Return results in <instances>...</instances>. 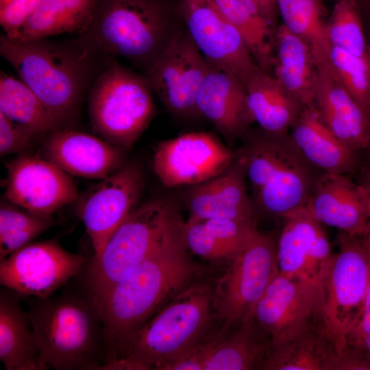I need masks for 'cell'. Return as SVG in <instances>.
<instances>
[{
	"instance_id": "obj_1",
	"label": "cell",
	"mask_w": 370,
	"mask_h": 370,
	"mask_svg": "<svg viewBox=\"0 0 370 370\" xmlns=\"http://www.w3.org/2000/svg\"><path fill=\"white\" fill-rule=\"evenodd\" d=\"M0 53L60 129L75 118L85 92L112 60L90 49L79 37L19 40L3 34Z\"/></svg>"
},
{
	"instance_id": "obj_2",
	"label": "cell",
	"mask_w": 370,
	"mask_h": 370,
	"mask_svg": "<svg viewBox=\"0 0 370 370\" xmlns=\"http://www.w3.org/2000/svg\"><path fill=\"white\" fill-rule=\"evenodd\" d=\"M184 223L171 231L104 299L101 312L108 364L127 336L189 283L194 267L183 236Z\"/></svg>"
},
{
	"instance_id": "obj_3",
	"label": "cell",
	"mask_w": 370,
	"mask_h": 370,
	"mask_svg": "<svg viewBox=\"0 0 370 370\" xmlns=\"http://www.w3.org/2000/svg\"><path fill=\"white\" fill-rule=\"evenodd\" d=\"M52 295L29 302L41 370L106 369L104 323L94 297L82 286Z\"/></svg>"
},
{
	"instance_id": "obj_4",
	"label": "cell",
	"mask_w": 370,
	"mask_h": 370,
	"mask_svg": "<svg viewBox=\"0 0 370 370\" xmlns=\"http://www.w3.org/2000/svg\"><path fill=\"white\" fill-rule=\"evenodd\" d=\"M212 304L207 287L185 288L118 345L107 369H162L201 343Z\"/></svg>"
},
{
	"instance_id": "obj_5",
	"label": "cell",
	"mask_w": 370,
	"mask_h": 370,
	"mask_svg": "<svg viewBox=\"0 0 370 370\" xmlns=\"http://www.w3.org/2000/svg\"><path fill=\"white\" fill-rule=\"evenodd\" d=\"M182 222L174 205L162 199L138 206L125 219L101 254L87 262L81 273L82 286L94 297L100 310L112 288Z\"/></svg>"
},
{
	"instance_id": "obj_6",
	"label": "cell",
	"mask_w": 370,
	"mask_h": 370,
	"mask_svg": "<svg viewBox=\"0 0 370 370\" xmlns=\"http://www.w3.org/2000/svg\"><path fill=\"white\" fill-rule=\"evenodd\" d=\"M78 37L96 53L124 58L147 71L168 39L167 20L156 0H99Z\"/></svg>"
},
{
	"instance_id": "obj_7",
	"label": "cell",
	"mask_w": 370,
	"mask_h": 370,
	"mask_svg": "<svg viewBox=\"0 0 370 370\" xmlns=\"http://www.w3.org/2000/svg\"><path fill=\"white\" fill-rule=\"evenodd\" d=\"M238 154L261 211L284 217L305 206L317 176L288 136L265 133Z\"/></svg>"
},
{
	"instance_id": "obj_8",
	"label": "cell",
	"mask_w": 370,
	"mask_h": 370,
	"mask_svg": "<svg viewBox=\"0 0 370 370\" xmlns=\"http://www.w3.org/2000/svg\"><path fill=\"white\" fill-rule=\"evenodd\" d=\"M152 92L145 77L112 60L89 90L93 130L123 150L130 149L153 117Z\"/></svg>"
},
{
	"instance_id": "obj_9",
	"label": "cell",
	"mask_w": 370,
	"mask_h": 370,
	"mask_svg": "<svg viewBox=\"0 0 370 370\" xmlns=\"http://www.w3.org/2000/svg\"><path fill=\"white\" fill-rule=\"evenodd\" d=\"M230 262L213 299L224 321L223 334L254 319L258 302L279 272L277 242L256 229Z\"/></svg>"
},
{
	"instance_id": "obj_10",
	"label": "cell",
	"mask_w": 370,
	"mask_h": 370,
	"mask_svg": "<svg viewBox=\"0 0 370 370\" xmlns=\"http://www.w3.org/2000/svg\"><path fill=\"white\" fill-rule=\"evenodd\" d=\"M370 281V241L367 236L342 233L321 282L322 314L344 347L346 336L361 310Z\"/></svg>"
},
{
	"instance_id": "obj_11",
	"label": "cell",
	"mask_w": 370,
	"mask_h": 370,
	"mask_svg": "<svg viewBox=\"0 0 370 370\" xmlns=\"http://www.w3.org/2000/svg\"><path fill=\"white\" fill-rule=\"evenodd\" d=\"M87 262L56 241L31 243L0 262V282L21 297L46 298L79 275Z\"/></svg>"
},
{
	"instance_id": "obj_12",
	"label": "cell",
	"mask_w": 370,
	"mask_h": 370,
	"mask_svg": "<svg viewBox=\"0 0 370 370\" xmlns=\"http://www.w3.org/2000/svg\"><path fill=\"white\" fill-rule=\"evenodd\" d=\"M143 190L142 168L130 162L79 196L75 212L91 241L93 257L101 254L112 234L139 206Z\"/></svg>"
},
{
	"instance_id": "obj_13",
	"label": "cell",
	"mask_w": 370,
	"mask_h": 370,
	"mask_svg": "<svg viewBox=\"0 0 370 370\" xmlns=\"http://www.w3.org/2000/svg\"><path fill=\"white\" fill-rule=\"evenodd\" d=\"M187 33L208 63L245 85L259 68L241 33L212 0H180Z\"/></svg>"
},
{
	"instance_id": "obj_14",
	"label": "cell",
	"mask_w": 370,
	"mask_h": 370,
	"mask_svg": "<svg viewBox=\"0 0 370 370\" xmlns=\"http://www.w3.org/2000/svg\"><path fill=\"white\" fill-rule=\"evenodd\" d=\"M209 67L188 33L177 34L167 39L145 78L169 111L190 116L199 114L196 98Z\"/></svg>"
},
{
	"instance_id": "obj_15",
	"label": "cell",
	"mask_w": 370,
	"mask_h": 370,
	"mask_svg": "<svg viewBox=\"0 0 370 370\" xmlns=\"http://www.w3.org/2000/svg\"><path fill=\"white\" fill-rule=\"evenodd\" d=\"M238 156L214 136L192 132L159 143L153 167L166 187L195 186L223 173Z\"/></svg>"
},
{
	"instance_id": "obj_16",
	"label": "cell",
	"mask_w": 370,
	"mask_h": 370,
	"mask_svg": "<svg viewBox=\"0 0 370 370\" xmlns=\"http://www.w3.org/2000/svg\"><path fill=\"white\" fill-rule=\"evenodd\" d=\"M321 288L280 273L258 302L254 320L270 343L284 341L323 318Z\"/></svg>"
},
{
	"instance_id": "obj_17",
	"label": "cell",
	"mask_w": 370,
	"mask_h": 370,
	"mask_svg": "<svg viewBox=\"0 0 370 370\" xmlns=\"http://www.w3.org/2000/svg\"><path fill=\"white\" fill-rule=\"evenodd\" d=\"M5 197L28 212L51 215L79 197L66 172L47 159L23 155L7 165Z\"/></svg>"
},
{
	"instance_id": "obj_18",
	"label": "cell",
	"mask_w": 370,
	"mask_h": 370,
	"mask_svg": "<svg viewBox=\"0 0 370 370\" xmlns=\"http://www.w3.org/2000/svg\"><path fill=\"white\" fill-rule=\"evenodd\" d=\"M277 242L279 273L321 288L333 253L322 224L305 207L282 217Z\"/></svg>"
},
{
	"instance_id": "obj_19",
	"label": "cell",
	"mask_w": 370,
	"mask_h": 370,
	"mask_svg": "<svg viewBox=\"0 0 370 370\" xmlns=\"http://www.w3.org/2000/svg\"><path fill=\"white\" fill-rule=\"evenodd\" d=\"M369 194L347 174L321 173L315 177L305 208L321 224L349 236L369 230Z\"/></svg>"
},
{
	"instance_id": "obj_20",
	"label": "cell",
	"mask_w": 370,
	"mask_h": 370,
	"mask_svg": "<svg viewBox=\"0 0 370 370\" xmlns=\"http://www.w3.org/2000/svg\"><path fill=\"white\" fill-rule=\"evenodd\" d=\"M343 350L322 318L291 338L269 343L258 367L266 370H338Z\"/></svg>"
},
{
	"instance_id": "obj_21",
	"label": "cell",
	"mask_w": 370,
	"mask_h": 370,
	"mask_svg": "<svg viewBox=\"0 0 370 370\" xmlns=\"http://www.w3.org/2000/svg\"><path fill=\"white\" fill-rule=\"evenodd\" d=\"M46 158L67 173L103 179L123 164V149L86 133L60 129L44 145Z\"/></svg>"
},
{
	"instance_id": "obj_22",
	"label": "cell",
	"mask_w": 370,
	"mask_h": 370,
	"mask_svg": "<svg viewBox=\"0 0 370 370\" xmlns=\"http://www.w3.org/2000/svg\"><path fill=\"white\" fill-rule=\"evenodd\" d=\"M327 127L354 151L370 146V116L338 83L325 64L317 66L314 105Z\"/></svg>"
},
{
	"instance_id": "obj_23",
	"label": "cell",
	"mask_w": 370,
	"mask_h": 370,
	"mask_svg": "<svg viewBox=\"0 0 370 370\" xmlns=\"http://www.w3.org/2000/svg\"><path fill=\"white\" fill-rule=\"evenodd\" d=\"M241 158L223 173L193 186L186 198L190 217L229 219L255 223L254 206L246 188Z\"/></svg>"
},
{
	"instance_id": "obj_24",
	"label": "cell",
	"mask_w": 370,
	"mask_h": 370,
	"mask_svg": "<svg viewBox=\"0 0 370 370\" xmlns=\"http://www.w3.org/2000/svg\"><path fill=\"white\" fill-rule=\"evenodd\" d=\"M196 107L227 138L239 136L254 121L243 82L210 65L198 91Z\"/></svg>"
},
{
	"instance_id": "obj_25",
	"label": "cell",
	"mask_w": 370,
	"mask_h": 370,
	"mask_svg": "<svg viewBox=\"0 0 370 370\" xmlns=\"http://www.w3.org/2000/svg\"><path fill=\"white\" fill-rule=\"evenodd\" d=\"M288 138L303 158L321 173L347 174L355 167V151L327 127L314 106L304 108Z\"/></svg>"
},
{
	"instance_id": "obj_26",
	"label": "cell",
	"mask_w": 370,
	"mask_h": 370,
	"mask_svg": "<svg viewBox=\"0 0 370 370\" xmlns=\"http://www.w3.org/2000/svg\"><path fill=\"white\" fill-rule=\"evenodd\" d=\"M272 74L304 107L314 105L317 65L311 49L283 24L275 32Z\"/></svg>"
},
{
	"instance_id": "obj_27",
	"label": "cell",
	"mask_w": 370,
	"mask_h": 370,
	"mask_svg": "<svg viewBox=\"0 0 370 370\" xmlns=\"http://www.w3.org/2000/svg\"><path fill=\"white\" fill-rule=\"evenodd\" d=\"M253 121L264 133L286 136L304 106L274 76L260 67L245 84Z\"/></svg>"
},
{
	"instance_id": "obj_28",
	"label": "cell",
	"mask_w": 370,
	"mask_h": 370,
	"mask_svg": "<svg viewBox=\"0 0 370 370\" xmlns=\"http://www.w3.org/2000/svg\"><path fill=\"white\" fill-rule=\"evenodd\" d=\"M9 288L0 292V360L6 370H41L28 312Z\"/></svg>"
},
{
	"instance_id": "obj_29",
	"label": "cell",
	"mask_w": 370,
	"mask_h": 370,
	"mask_svg": "<svg viewBox=\"0 0 370 370\" xmlns=\"http://www.w3.org/2000/svg\"><path fill=\"white\" fill-rule=\"evenodd\" d=\"M99 2V0H40L23 25L13 35L7 36L28 40L63 33L82 34L90 25Z\"/></svg>"
},
{
	"instance_id": "obj_30",
	"label": "cell",
	"mask_w": 370,
	"mask_h": 370,
	"mask_svg": "<svg viewBox=\"0 0 370 370\" xmlns=\"http://www.w3.org/2000/svg\"><path fill=\"white\" fill-rule=\"evenodd\" d=\"M256 229L245 221L190 217L183 225L186 245L206 260H232Z\"/></svg>"
},
{
	"instance_id": "obj_31",
	"label": "cell",
	"mask_w": 370,
	"mask_h": 370,
	"mask_svg": "<svg viewBox=\"0 0 370 370\" xmlns=\"http://www.w3.org/2000/svg\"><path fill=\"white\" fill-rule=\"evenodd\" d=\"M212 1L241 33L258 66L269 73L273 64L275 32L272 22L252 0Z\"/></svg>"
},
{
	"instance_id": "obj_32",
	"label": "cell",
	"mask_w": 370,
	"mask_h": 370,
	"mask_svg": "<svg viewBox=\"0 0 370 370\" xmlns=\"http://www.w3.org/2000/svg\"><path fill=\"white\" fill-rule=\"evenodd\" d=\"M256 327L252 319L227 338L220 332L207 341L204 370H247L258 366L270 342L259 339Z\"/></svg>"
},
{
	"instance_id": "obj_33",
	"label": "cell",
	"mask_w": 370,
	"mask_h": 370,
	"mask_svg": "<svg viewBox=\"0 0 370 370\" xmlns=\"http://www.w3.org/2000/svg\"><path fill=\"white\" fill-rule=\"evenodd\" d=\"M0 113L40 134L60 130L38 96L21 79L1 71Z\"/></svg>"
},
{
	"instance_id": "obj_34",
	"label": "cell",
	"mask_w": 370,
	"mask_h": 370,
	"mask_svg": "<svg viewBox=\"0 0 370 370\" xmlns=\"http://www.w3.org/2000/svg\"><path fill=\"white\" fill-rule=\"evenodd\" d=\"M276 6L282 24L308 44L317 66L323 64L330 44L319 0H276Z\"/></svg>"
},
{
	"instance_id": "obj_35",
	"label": "cell",
	"mask_w": 370,
	"mask_h": 370,
	"mask_svg": "<svg viewBox=\"0 0 370 370\" xmlns=\"http://www.w3.org/2000/svg\"><path fill=\"white\" fill-rule=\"evenodd\" d=\"M54 223L51 215L22 211L1 204L0 262L31 242Z\"/></svg>"
},
{
	"instance_id": "obj_36",
	"label": "cell",
	"mask_w": 370,
	"mask_h": 370,
	"mask_svg": "<svg viewBox=\"0 0 370 370\" xmlns=\"http://www.w3.org/2000/svg\"><path fill=\"white\" fill-rule=\"evenodd\" d=\"M326 27L330 46L369 59L360 10L354 0H337Z\"/></svg>"
},
{
	"instance_id": "obj_37",
	"label": "cell",
	"mask_w": 370,
	"mask_h": 370,
	"mask_svg": "<svg viewBox=\"0 0 370 370\" xmlns=\"http://www.w3.org/2000/svg\"><path fill=\"white\" fill-rule=\"evenodd\" d=\"M323 64L370 116V60L330 46Z\"/></svg>"
},
{
	"instance_id": "obj_38",
	"label": "cell",
	"mask_w": 370,
	"mask_h": 370,
	"mask_svg": "<svg viewBox=\"0 0 370 370\" xmlns=\"http://www.w3.org/2000/svg\"><path fill=\"white\" fill-rule=\"evenodd\" d=\"M38 134L17 124L0 113V153H19L28 148Z\"/></svg>"
},
{
	"instance_id": "obj_39",
	"label": "cell",
	"mask_w": 370,
	"mask_h": 370,
	"mask_svg": "<svg viewBox=\"0 0 370 370\" xmlns=\"http://www.w3.org/2000/svg\"><path fill=\"white\" fill-rule=\"evenodd\" d=\"M40 0H0V23L11 36L26 22Z\"/></svg>"
},
{
	"instance_id": "obj_40",
	"label": "cell",
	"mask_w": 370,
	"mask_h": 370,
	"mask_svg": "<svg viewBox=\"0 0 370 370\" xmlns=\"http://www.w3.org/2000/svg\"><path fill=\"white\" fill-rule=\"evenodd\" d=\"M370 332V281L358 317L346 336V346L356 347ZM345 346V347H346Z\"/></svg>"
},
{
	"instance_id": "obj_41",
	"label": "cell",
	"mask_w": 370,
	"mask_h": 370,
	"mask_svg": "<svg viewBox=\"0 0 370 370\" xmlns=\"http://www.w3.org/2000/svg\"><path fill=\"white\" fill-rule=\"evenodd\" d=\"M262 12L272 22L276 6V0H252Z\"/></svg>"
},
{
	"instance_id": "obj_42",
	"label": "cell",
	"mask_w": 370,
	"mask_h": 370,
	"mask_svg": "<svg viewBox=\"0 0 370 370\" xmlns=\"http://www.w3.org/2000/svg\"><path fill=\"white\" fill-rule=\"evenodd\" d=\"M349 347L355 349L370 366V332L363 338L358 345Z\"/></svg>"
},
{
	"instance_id": "obj_43",
	"label": "cell",
	"mask_w": 370,
	"mask_h": 370,
	"mask_svg": "<svg viewBox=\"0 0 370 370\" xmlns=\"http://www.w3.org/2000/svg\"><path fill=\"white\" fill-rule=\"evenodd\" d=\"M362 185L370 195V170L367 173L365 182Z\"/></svg>"
},
{
	"instance_id": "obj_44",
	"label": "cell",
	"mask_w": 370,
	"mask_h": 370,
	"mask_svg": "<svg viewBox=\"0 0 370 370\" xmlns=\"http://www.w3.org/2000/svg\"><path fill=\"white\" fill-rule=\"evenodd\" d=\"M368 212H369V230L367 235L370 238V195L369 197V201H368Z\"/></svg>"
},
{
	"instance_id": "obj_45",
	"label": "cell",
	"mask_w": 370,
	"mask_h": 370,
	"mask_svg": "<svg viewBox=\"0 0 370 370\" xmlns=\"http://www.w3.org/2000/svg\"><path fill=\"white\" fill-rule=\"evenodd\" d=\"M368 51H369V60H370V41L368 42Z\"/></svg>"
},
{
	"instance_id": "obj_46",
	"label": "cell",
	"mask_w": 370,
	"mask_h": 370,
	"mask_svg": "<svg viewBox=\"0 0 370 370\" xmlns=\"http://www.w3.org/2000/svg\"><path fill=\"white\" fill-rule=\"evenodd\" d=\"M367 235V234H366ZM367 237L369 238V241H370V238L367 236Z\"/></svg>"
}]
</instances>
